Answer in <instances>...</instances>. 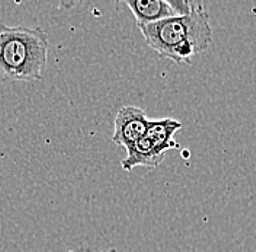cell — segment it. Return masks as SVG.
I'll list each match as a JSON object with an SVG mask.
<instances>
[{
    "mask_svg": "<svg viewBox=\"0 0 256 252\" xmlns=\"http://www.w3.org/2000/svg\"><path fill=\"white\" fill-rule=\"evenodd\" d=\"M146 43L178 64H191L194 56L206 51L212 40L210 16L204 3L192 2L191 12L138 27Z\"/></svg>",
    "mask_w": 256,
    "mask_h": 252,
    "instance_id": "cell-1",
    "label": "cell"
},
{
    "mask_svg": "<svg viewBox=\"0 0 256 252\" xmlns=\"http://www.w3.org/2000/svg\"><path fill=\"white\" fill-rule=\"evenodd\" d=\"M48 46V34L40 27L0 25V73L19 82L42 79Z\"/></svg>",
    "mask_w": 256,
    "mask_h": 252,
    "instance_id": "cell-2",
    "label": "cell"
},
{
    "mask_svg": "<svg viewBox=\"0 0 256 252\" xmlns=\"http://www.w3.org/2000/svg\"><path fill=\"white\" fill-rule=\"evenodd\" d=\"M148 121L147 114L142 108L131 105L122 107L115 117L112 142L128 149L146 134Z\"/></svg>",
    "mask_w": 256,
    "mask_h": 252,
    "instance_id": "cell-3",
    "label": "cell"
},
{
    "mask_svg": "<svg viewBox=\"0 0 256 252\" xmlns=\"http://www.w3.org/2000/svg\"><path fill=\"white\" fill-rule=\"evenodd\" d=\"M166 153H163L160 149H158L148 137L143 136L140 140L134 143L127 149V158L122 160L121 166L124 171H132L134 168L143 166V168H158Z\"/></svg>",
    "mask_w": 256,
    "mask_h": 252,
    "instance_id": "cell-4",
    "label": "cell"
},
{
    "mask_svg": "<svg viewBox=\"0 0 256 252\" xmlns=\"http://www.w3.org/2000/svg\"><path fill=\"white\" fill-rule=\"evenodd\" d=\"M126 3L136 16L138 27L178 16L172 0H127Z\"/></svg>",
    "mask_w": 256,
    "mask_h": 252,
    "instance_id": "cell-5",
    "label": "cell"
},
{
    "mask_svg": "<svg viewBox=\"0 0 256 252\" xmlns=\"http://www.w3.org/2000/svg\"><path fill=\"white\" fill-rule=\"evenodd\" d=\"M182 128V123L174 118L163 120H150L146 131V137H148L152 143L160 149L163 153H168L174 149H179L180 144L175 140V134Z\"/></svg>",
    "mask_w": 256,
    "mask_h": 252,
    "instance_id": "cell-6",
    "label": "cell"
},
{
    "mask_svg": "<svg viewBox=\"0 0 256 252\" xmlns=\"http://www.w3.org/2000/svg\"><path fill=\"white\" fill-rule=\"evenodd\" d=\"M76 252H118L116 249H114V248H111V249H98V248H90V246H83V248H80V249H78Z\"/></svg>",
    "mask_w": 256,
    "mask_h": 252,
    "instance_id": "cell-7",
    "label": "cell"
}]
</instances>
